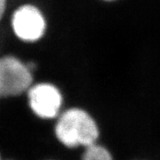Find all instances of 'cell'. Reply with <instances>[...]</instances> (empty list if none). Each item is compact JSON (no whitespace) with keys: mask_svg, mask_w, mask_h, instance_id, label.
Masks as SVG:
<instances>
[{"mask_svg":"<svg viewBox=\"0 0 160 160\" xmlns=\"http://www.w3.org/2000/svg\"><path fill=\"white\" fill-rule=\"evenodd\" d=\"M54 132L59 142L68 148H86L94 144L99 136L94 119L79 108L66 109L59 115Z\"/></svg>","mask_w":160,"mask_h":160,"instance_id":"1","label":"cell"},{"mask_svg":"<svg viewBox=\"0 0 160 160\" xmlns=\"http://www.w3.org/2000/svg\"><path fill=\"white\" fill-rule=\"evenodd\" d=\"M34 84L31 66L12 54L0 56V99L26 93Z\"/></svg>","mask_w":160,"mask_h":160,"instance_id":"2","label":"cell"},{"mask_svg":"<svg viewBox=\"0 0 160 160\" xmlns=\"http://www.w3.org/2000/svg\"><path fill=\"white\" fill-rule=\"evenodd\" d=\"M11 29L22 42L37 43L46 35L47 21L38 6L29 3L22 4L12 13Z\"/></svg>","mask_w":160,"mask_h":160,"instance_id":"3","label":"cell"},{"mask_svg":"<svg viewBox=\"0 0 160 160\" xmlns=\"http://www.w3.org/2000/svg\"><path fill=\"white\" fill-rule=\"evenodd\" d=\"M26 94L29 109L41 119L57 118L62 113V93L54 84L49 82L34 83Z\"/></svg>","mask_w":160,"mask_h":160,"instance_id":"4","label":"cell"},{"mask_svg":"<svg viewBox=\"0 0 160 160\" xmlns=\"http://www.w3.org/2000/svg\"><path fill=\"white\" fill-rule=\"evenodd\" d=\"M82 160H113L109 151L95 143L86 147Z\"/></svg>","mask_w":160,"mask_h":160,"instance_id":"5","label":"cell"},{"mask_svg":"<svg viewBox=\"0 0 160 160\" xmlns=\"http://www.w3.org/2000/svg\"><path fill=\"white\" fill-rule=\"evenodd\" d=\"M7 8V0H0V22L6 14Z\"/></svg>","mask_w":160,"mask_h":160,"instance_id":"6","label":"cell"},{"mask_svg":"<svg viewBox=\"0 0 160 160\" xmlns=\"http://www.w3.org/2000/svg\"><path fill=\"white\" fill-rule=\"evenodd\" d=\"M102 1H104V2H114V1H117V0H102Z\"/></svg>","mask_w":160,"mask_h":160,"instance_id":"7","label":"cell"},{"mask_svg":"<svg viewBox=\"0 0 160 160\" xmlns=\"http://www.w3.org/2000/svg\"><path fill=\"white\" fill-rule=\"evenodd\" d=\"M0 160H2V158H1V155H0Z\"/></svg>","mask_w":160,"mask_h":160,"instance_id":"8","label":"cell"}]
</instances>
